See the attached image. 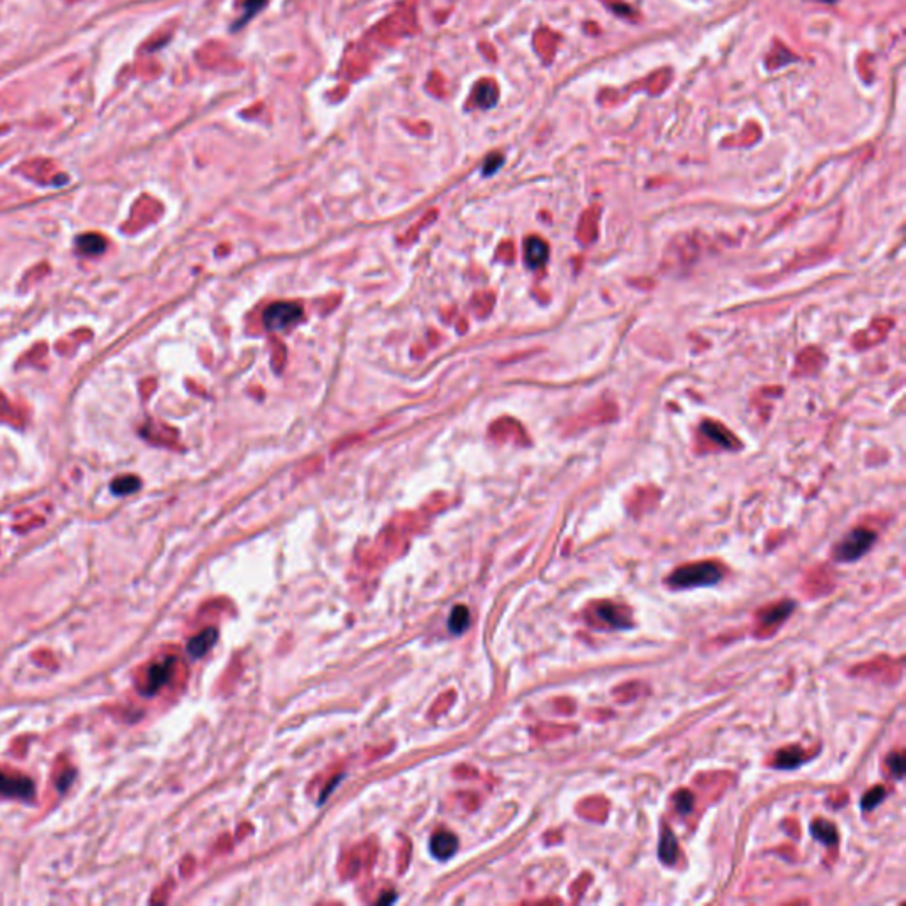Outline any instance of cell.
<instances>
[{"label":"cell","mask_w":906,"mask_h":906,"mask_svg":"<svg viewBox=\"0 0 906 906\" xmlns=\"http://www.w3.org/2000/svg\"><path fill=\"white\" fill-rule=\"evenodd\" d=\"M824 2H834V0H824Z\"/></svg>","instance_id":"cb8c5ba5"},{"label":"cell","mask_w":906,"mask_h":906,"mask_svg":"<svg viewBox=\"0 0 906 906\" xmlns=\"http://www.w3.org/2000/svg\"><path fill=\"white\" fill-rule=\"evenodd\" d=\"M105 248H107V241H105L103 236H99L96 232L82 234V236L76 238V250H78L80 254L99 255L103 254Z\"/></svg>","instance_id":"8fae6325"},{"label":"cell","mask_w":906,"mask_h":906,"mask_svg":"<svg viewBox=\"0 0 906 906\" xmlns=\"http://www.w3.org/2000/svg\"><path fill=\"white\" fill-rule=\"evenodd\" d=\"M112 492L117 496H126V494H133V492L139 491L140 487V480L137 476H119V478H115L112 482Z\"/></svg>","instance_id":"ac0fdd59"},{"label":"cell","mask_w":906,"mask_h":906,"mask_svg":"<svg viewBox=\"0 0 906 906\" xmlns=\"http://www.w3.org/2000/svg\"><path fill=\"white\" fill-rule=\"evenodd\" d=\"M216 639H218L216 629H213V627H211V629L202 630V632L197 634V636H195L193 639L188 643V646H186L188 655H190V657H193V659L204 657V655H206V653L209 652V650L213 648L214 645H216Z\"/></svg>","instance_id":"9c48e42d"},{"label":"cell","mask_w":906,"mask_h":906,"mask_svg":"<svg viewBox=\"0 0 906 906\" xmlns=\"http://www.w3.org/2000/svg\"><path fill=\"white\" fill-rule=\"evenodd\" d=\"M428 848L437 860H448L459 850V839L451 832H437L432 835Z\"/></svg>","instance_id":"5b68a950"},{"label":"cell","mask_w":906,"mask_h":906,"mask_svg":"<svg viewBox=\"0 0 906 906\" xmlns=\"http://www.w3.org/2000/svg\"><path fill=\"white\" fill-rule=\"evenodd\" d=\"M591 613L597 618V622L604 623L609 629H627V627H630L629 611H625L620 606H614L611 602L598 604V606H595L591 609Z\"/></svg>","instance_id":"277c9868"},{"label":"cell","mask_w":906,"mask_h":906,"mask_svg":"<svg viewBox=\"0 0 906 906\" xmlns=\"http://www.w3.org/2000/svg\"><path fill=\"white\" fill-rule=\"evenodd\" d=\"M301 315H303V310L296 303L280 301V303H273V305L265 308L264 324L271 331H281V329L296 324L301 319Z\"/></svg>","instance_id":"3957f363"},{"label":"cell","mask_w":906,"mask_h":906,"mask_svg":"<svg viewBox=\"0 0 906 906\" xmlns=\"http://www.w3.org/2000/svg\"><path fill=\"white\" fill-rule=\"evenodd\" d=\"M720 577H722V570L717 563L699 561L674 570L673 574L668 577V584L678 588V590H687V588L717 584Z\"/></svg>","instance_id":"6da1fadb"},{"label":"cell","mask_w":906,"mask_h":906,"mask_svg":"<svg viewBox=\"0 0 906 906\" xmlns=\"http://www.w3.org/2000/svg\"><path fill=\"white\" fill-rule=\"evenodd\" d=\"M887 768L891 770V774L896 779H901L903 774H905V756H903V752H892L891 756L887 758Z\"/></svg>","instance_id":"7402d4cb"},{"label":"cell","mask_w":906,"mask_h":906,"mask_svg":"<svg viewBox=\"0 0 906 906\" xmlns=\"http://www.w3.org/2000/svg\"><path fill=\"white\" fill-rule=\"evenodd\" d=\"M524 259H526V264L533 270L542 268L549 259V246L543 239L531 236L524 243Z\"/></svg>","instance_id":"52a82bcc"},{"label":"cell","mask_w":906,"mask_h":906,"mask_svg":"<svg viewBox=\"0 0 906 906\" xmlns=\"http://www.w3.org/2000/svg\"><path fill=\"white\" fill-rule=\"evenodd\" d=\"M803 760H805V754L802 752V749L786 747V749H781V751L777 752L776 760H774V767L783 768V770H790V768L799 767Z\"/></svg>","instance_id":"4fadbf2b"},{"label":"cell","mask_w":906,"mask_h":906,"mask_svg":"<svg viewBox=\"0 0 906 906\" xmlns=\"http://www.w3.org/2000/svg\"><path fill=\"white\" fill-rule=\"evenodd\" d=\"M793 607H795V604H792V602H783V604H776V606L767 607V609L760 613L761 625L765 627L777 625V623H781L783 620H786V618L792 614Z\"/></svg>","instance_id":"7c38bea8"},{"label":"cell","mask_w":906,"mask_h":906,"mask_svg":"<svg viewBox=\"0 0 906 906\" xmlns=\"http://www.w3.org/2000/svg\"><path fill=\"white\" fill-rule=\"evenodd\" d=\"M692 805H694V795L690 792H687V790L678 792L677 795H674V808H677V811L680 812V814L683 816L689 814V812L692 811Z\"/></svg>","instance_id":"ffe728a7"},{"label":"cell","mask_w":906,"mask_h":906,"mask_svg":"<svg viewBox=\"0 0 906 906\" xmlns=\"http://www.w3.org/2000/svg\"><path fill=\"white\" fill-rule=\"evenodd\" d=\"M501 163H503V158H501V156H499V155H492L491 158H489L487 162H485V166H483V174H485V175H487V174H494V172L498 171L499 166H501Z\"/></svg>","instance_id":"603a6c76"},{"label":"cell","mask_w":906,"mask_h":906,"mask_svg":"<svg viewBox=\"0 0 906 906\" xmlns=\"http://www.w3.org/2000/svg\"><path fill=\"white\" fill-rule=\"evenodd\" d=\"M811 834L816 841L827 844V846L837 843V828L828 819H816L811 825Z\"/></svg>","instance_id":"5bb4252c"},{"label":"cell","mask_w":906,"mask_h":906,"mask_svg":"<svg viewBox=\"0 0 906 906\" xmlns=\"http://www.w3.org/2000/svg\"><path fill=\"white\" fill-rule=\"evenodd\" d=\"M701 432H703L704 437H708L710 441H713V443H717L722 448H729V450H733V448H736L735 444H738V441H736L724 427H720L719 424H713V421H704V424L701 425Z\"/></svg>","instance_id":"30bf717a"},{"label":"cell","mask_w":906,"mask_h":906,"mask_svg":"<svg viewBox=\"0 0 906 906\" xmlns=\"http://www.w3.org/2000/svg\"><path fill=\"white\" fill-rule=\"evenodd\" d=\"M0 795L31 799L34 795V784L25 777H11L0 774Z\"/></svg>","instance_id":"8992f818"},{"label":"cell","mask_w":906,"mask_h":906,"mask_svg":"<svg viewBox=\"0 0 906 906\" xmlns=\"http://www.w3.org/2000/svg\"><path fill=\"white\" fill-rule=\"evenodd\" d=\"M659 857L664 864H674L678 857V843L674 834L669 828L662 830L661 844H659Z\"/></svg>","instance_id":"2e32d148"},{"label":"cell","mask_w":906,"mask_h":906,"mask_svg":"<svg viewBox=\"0 0 906 906\" xmlns=\"http://www.w3.org/2000/svg\"><path fill=\"white\" fill-rule=\"evenodd\" d=\"M265 2H268V0H246L245 11H243L241 20H239L238 24H236V28H239V27H241V25H245L246 21L252 20V18H254V16L257 15V12L261 11L262 8H264Z\"/></svg>","instance_id":"44dd1931"},{"label":"cell","mask_w":906,"mask_h":906,"mask_svg":"<svg viewBox=\"0 0 906 906\" xmlns=\"http://www.w3.org/2000/svg\"><path fill=\"white\" fill-rule=\"evenodd\" d=\"M875 542H876L875 531L866 530V528H857V530H853L851 533H848L843 539V542L835 547L834 558L837 559V561H844V563L857 561V559L862 558V556L866 555Z\"/></svg>","instance_id":"7a4b0ae2"},{"label":"cell","mask_w":906,"mask_h":906,"mask_svg":"<svg viewBox=\"0 0 906 906\" xmlns=\"http://www.w3.org/2000/svg\"><path fill=\"white\" fill-rule=\"evenodd\" d=\"M473 101L475 105H478L480 108H491L494 107L496 101H498V89L492 82H482L476 85L475 92H473Z\"/></svg>","instance_id":"9a60e30c"},{"label":"cell","mask_w":906,"mask_h":906,"mask_svg":"<svg viewBox=\"0 0 906 906\" xmlns=\"http://www.w3.org/2000/svg\"><path fill=\"white\" fill-rule=\"evenodd\" d=\"M883 799H885V787L875 786V787H871L869 792H867L866 795L862 796V800H860V805H862L864 811H873V809H875L878 803L883 802Z\"/></svg>","instance_id":"d6986e66"},{"label":"cell","mask_w":906,"mask_h":906,"mask_svg":"<svg viewBox=\"0 0 906 906\" xmlns=\"http://www.w3.org/2000/svg\"><path fill=\"white\" fill-rule=\"evenodd\" d=\"M469 622H471V614L467 611L466 606H455L453 611L450 614V620H448V629H450L451 634H464L469 627Z\"/></svg>","instance_id":"e0dca14e"},{"label":"cell","mask_w":906,"mask_h":906,"mask_svg":"<svg viewBox=\"0 0 906 906\" xmlns=\"http://www.w3.org/2000/svg\"><path fill=\"white\" fill-rule=\"evenodd\" d=\"M172 671H174V661L168 659L165 662H159V664H155L153 668L149 669V674H147V694H155L156 690H159L166 681L171 680Z\"/></svg>","instance_id":"ba28073f"}]
</instances>
